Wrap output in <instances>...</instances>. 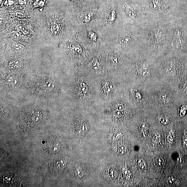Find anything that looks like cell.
I'll return each instance as SVG.
<instances>
[{
	"instance_id": "obj_2",
	"label": "cell",
	"mask_w": 187,
	"mask_h": 187,
	"mask_svg": "<svg viewBox=\"0 0 187 187\" xmlns=\"http://www.w3.org/2000/svg\"><path fill=\"white\" fill-rule=\"evenodd\" d=\"M137 54L136 51L128 54L120 72L126 84L139 85L152 76L153 70L149 62Z\"/></svg>"
},
{
	"instance_id": "obj_29",
	"label": "cell",
	"mask_w": 187,
	"mask_h": 187,
	"mask_svg": "<svg viewBox=\"0 0 187 187\" xmlns=\"http://www.w3.org/2000/svg\"><path fill=\"white\" fill-rule=\"evenodd\" d=\"M186 3H187V1H186Z\"/></svg>"
},
{
	"instance_id": "obj_7",
	"label": "cell",
	"mask_w": 187,
	"mask_h": 187,
	"mask_svg": "<svg viewBox=\"0 0 187 187\" xmlns=\"http://www.w3.org/2000/svg\"><path fill=\"white\" fill-rule=\"evenodd\" d=\"M98 51L107 71L120 74L128 54L101 44Z\"/></svg>"
},
{
	"instance_id": "obj_25",
	"label": "cell",
	"mask_w": 187,
	"mask_h": 187,
	"mask_svg": "<svg viewBox=\"0 0 187 187\" xmlns=\"http://www.w3.org/2000/svg\"><path fill=\"white\" fill-rule=\"evenodd\" d=\"M6 81L9 85H15L17 83V81L16 78L13 77L8 78L7 79Z\"/></svg>"
},
{
	"instance_id": "obj_23",
	"label": "cell",
	"mask_w": 187,
	"mask_h": 187,
	"mask_svg": "<svg viewBox=\"0 0 187 187\" xmlns=\"http://www.w3.org/2000/svg\"><path fill=\"white\" fill-rule=\"evenodd\" d=\"M155 163L158 166L162 167L164 164V160L162 157H157L155 159Z\"/></svg>"
},
{
	"instance_id": "obj_24",
	"label": "cell",
	"mask_w": 187,
	"mask_h": 187,
	"mask_svg": "<svg viewBox=\"0 0 187 187\" xmlns=\"http://www.w3.org/2000/svg\"><path fill=\"white\" fill-rule=\"evenodd\" d=\"M138 165L139 167L141 169H145L146 166H147L146 162L145 161V160L143 159L139 160Z\"/></svg>"
},
{
	"instance_id": "obj_14",
	"label": "cell",
	"mask_w": 187,
	"mask_h": 187,
	"mask_svg": "<svg viewBox=\"0 0 187 187\" xmlns=\"http://www.w3.org/2000/svg\"><path fill=\"white\" fill-rule=\"evenodd\" d=\"M153 103L160 105H168L172 102V92L165 88L157 90L152 97Z\"/></svg>"
},
{
	"instance_id": "obj_28",
	"label": "cell",
	"mask_w": 187,
	"mask_h": 187,
	"mask_svg": "<svg viewBox=\"0 0 187 187\" xmlns=\"http://www.w3.org/2000/svg\"><path fill=\"white\" fill-rule=\"evenodd\" d=\"M16 15L18 16H21L23 15V14L21 12H18L16 13Z\"/></svg>"
},
{
	"instance_id": "obj_15",
	"label": "cell",
	"mask_w": 187,
	"mask_h": 187,
	"mask_svg": "<svg viewBox=\"0 0 187 187\" xmlns=\"http://www.w3.org/2000/svg\"><path fill=\"white\" fill-rule=\"evenodd\" d=\"M144 7L152 11L158 12L166 9L167 6L164 0H145Z\"/></svg>"
},
{
	"instance_id": "obj_19",
	"label": "cell",
	"mask_w": 187,
	"mask_h": 187,
	"mask_svg": "<svg viewBox=\"0 0 187 187\" xmlns=\"http://www.w3.org/2000/svg\"><path fill=\"white\" fill-rule=\"evenodd\" d=\"M51 29L53 34L57 35L60 32L61 29V27L59 23L54 22L52 25Z\"/></svg>"
},
{
	"instance_id": "obj_8",
	"label": "cell",
	"mask_w": 187,
	"mask_h": 187,
	"mask_svg": "<svg viewBox=\"0 0 187 187\" xmlns=\"http://www.w3.org/2000/svg\"><path fill=\"white\" fill-rule=\"evenodd\" d=\"M78 68V71L93 80L104 75L108 71L99 51L91 54Z\"/></svg>"
},
{
	"instance_id": "obj_22",
	"label": "cell",
	"mask_w": 187,
	"mask_h": 187,
	"mask_svg": "<svg viewBox=\"0 0 187 187\" xmlns=\"http://www.w3.org/2000/svg\"><path fill=\"white\" fill-rule=\"evenodd\" d=\"M21 34L18 32H13L11 33V39L14 40H18L21 38Z\"/></svg>"
},
{
	"instance_id": "obj_4",
	"label": "cell",
	"mask_w": 187,
	"mask_h": 187,
	"mask_svg": "<svg viewBox=\"0 0 187 187\" xmlns=\"http://www.w3.org/2000/svg\"><path fill=\"white\" fill-rule=\"evenodd\" d=\"M94 80L99 105L106 103L113 99L124 90L126 85L119 74L108 71Z\"/></svg>"
},
{
	"instance_id": "obj_27",
	"label": "cell",
	"mask_w": 187,
	"mask_h": 187,
	"mask_svg": "<svg viewBox=\"0 0 187 187\" xmlns=\"http://www.w3.org/2000/svg\"><path fill=\"white\" fill-rule=\"evenodd\" d=\"M160 120V122L163 124H169V120L166 117H162Z\"/></svg>"
},
{
	"instance_id": "obj_11",
	"label": "cell",
	"mask_w": 187,
	"mask_h": 187,
	"mask_svg": "<svg viewBox=\"0 0 187 187\" xmlns=\"http://www.w3.org/2000/svg\"><path fill=\"white\" fill-rule=\"evenodd\" d=\"M186 64L183 60L178 57H171L165 60L162 64V72L169 79L176 77L177 74L185 67Z\"/></svg>"
},
{
	"instance_id": "obj_3",
	"label": "cell",
	"mask_w": 187,
	"mask_h": 187,
	"mask_svg": "<svg viewBox=\"0 0 187 187\" xmlns=\"http://www.w3.org/2000/svg\"><path fill=\"white\" fill-rule=\"evenodd\" d=\"M71 86L74 100L85 108L99 105L94 80L78 71Z\"/></svg>"
},
{
	"instance_id": "obj_16",
	"label": "cell",
	"mask_w": 187,
	"mask_h": 187,
	"mask_svg": "<svg viewBox=\"0 0 187 187\" xmlns=\"http://www.w3.org/2000/svg\"><path fill=\"white\" fill-rule=\"evenodd\" d=\"M61 149L59 143L54 141H51L47 144L45 147L46 152L50 154H54L58 152Z\"/></svg>"
},
{
	"instance_id": "obj_12",
	"label": "cell",
	"mask_w": 187,
	"mask_h": 187,
	"mask_svg": "<svg viewBox=\"0 0 187 187\" xmlns=\"http://www.w3.org/2000/svg\"><path fill=\"white\" fill-rule=\"evenodd\" d=\"M149 38L151 46L157 49L165 44L166 40V30L163 26H158L151 31Z\"/></svg>"
},
{
	"instance_id": "obj_9",
	"label": "cell",
	"mask_w": 187,
	"mask_h": 187,
	"mask_svg": "<svg viewBox=\"0 0 187 187\" xmlns=\"http://www.w3.org/2000/svg\"><path fill=\"white\" fill-rule=\"evenodd\" d=\"M117 3L122 24L137 26V23L143 5L135 0H121Z\"/></svg>"
},
{
	"instance_id": "obj_21",
	"label": "cell",
	"mask_w": 187,
	"mask_h": 187,
	"mask_svg": "<svg viewBox=\"0 0 187 187\" xmlns=\"http://www.w3.org/2000/svg\"><path fill=\"white\" fill-rule=\"evenodd\" d=\"M12 46L14 50L17 51H22L25 49V47L23 45L17 43H14Z\"/></svg>"
},
{
	"instance_id": "obj_1",
	"label": "cell",
	"mask_w": 187,
	"mask_h": 187,
	"mask_svg": "<svg viewBox=\"0 0 187 187\" xmlns=\"http://www.w3.org/2000/svg\"><path fill=\"white\" fill-rule=\"evenodd\" d=\"M138 39L137 26L122 24L113 31L103 34L100 44L128 54L136 51Z\"/></svg>"
},
{
	"instance_id": "obj_13",
	"label": "cell",
	"mask_w": 187,
	"mask_h": 187,
	"mask_svg": "<svg viewBox=\"0 0 187 187\" xmlns=\"http://www.w3.org/2000/svg\"><path fill=\"white\" fill-rule=\"evenodd\" d=\"M172 45L177 51L187 49V35L181 28H175L172 36Z\"/></svg>"
},
{
	"instance_id": "obj_20",
	"label": "cell",
	"mask_w": 187,
	"mask_h": 187,
	"mask_svg": "<svg viewBox=\"0 0 187 187\" xmlns=\"http://www.w3.org/2000/svg\"><path fill=\"white\" fill-rule=\"evenodd\" d=\"M16 29L21 34H28V30L23 25H19L16 26Z\"/></svg>"
},
{
	"instance_id": "obj_6",
	"label": "cell",
	"mask_w": 187,
	"mask_h": 187,
	"mask_svg": "<svg viewBox=\"0 0 187 187\" xmlns=\"http://www.w3.org/2000/svg\"><path fill=\"white\" fill-rule=\"evenodd\" d=\"M78 37L84 44L94 52L99 51L103 33L96 20L76 30Z\"/></svg>"
},
{
	"instance_id": "obj_26",
	"label": "cell",
	"mask_w": 187,
	"mask_h": 187,
	"mask_svg": "<svg viewBox=\"0 0 187 187\" xmlns=\"http://www.w3.org/2000/svg\"><path fill=\"white\" fill-rule=\"evenodd\" d=\"M167 183L169 185L172 186L175 185L176 183V181L175 179L171 177V178L168 179Z\"/></svg>"
},
{
	"instance_id": "obj_18",
	"label": "cell",
	"mask_w": 187,
	"mask_h": 187,
	"mask_svg": "<svg viewBox=\"0 0 187 187\" xmlns=\"http://www.w3.org/2000/svg\"><path fill=\"white\" fill-rule=\"evenodd\" d=\"M20 60L17 59L10 60L8 62V65L10 68L15 69L18 68L21 65Z\"/></svg>"
},
{
	"instance_id": "obj_5",
	"label": "cell",
	"mask_w": 187,
	"mask_h": 187,
	"mask_svg": "<svg viewBox=\"0 0 187 187\" xmlns=\"http://www.w3.org/2000/svg\"><path fill=\"white\" fill-rule=\"evenodd\" d=\"M96 21L103 34L113 31L121 25L117 1L103 0L100 2Z\"/></svg>"
},
{
	"instance_id": "obj_10",
	"label": "cell",
	"mask_w": 187,
	"mask_h": 187,
	"mask_svg": "<svg viewBox=\"0 0 187 187\" xmlns=\"http://www.w3.org/2000/svg\"><path fill=\"white\" fill-rule=\"evenodd\" d=\"M99 6V3L95 2L78 9L73 19L76 30L96 20Z\"/></svg>"
},
{
	"instance_id": "obj_17",
	"label": "cell",
	"mask_w": 187,
	"mask_h": 187,
	"mask_svg": "<svg viewBox=\"0 0 187 187\" xmlns=\"http://www.w3.org/2000/svg\"><path fill=\"white\" fill-rule=\"evenodd\" d=\"M66 162L64 160H55L52 164L51 168L53 171H59L65 167Z\"/></svg>"
}]
</instances>
